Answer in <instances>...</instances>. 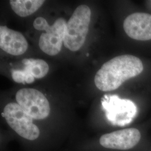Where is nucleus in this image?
Listing matches in <instances>:
<instances>
[{
    "instance_id": "nucleus-6",
    "label": "nucleus",
    "mask_w": 151,
    "mask_h": 151,
    "mask_svg": "<svg viewBox=\"0 0 151 151\" xmlns=\"http://www.w3.org/2000/svg\"><path fill=\"white\" fill-rule=\"evenodd\" d=\"M17 103L32 118L42 120L48 116L50 108L43 93L34 88H22L16 94Z\"/></svg>"
},
{
    "instance_id": "nucleus-4",
    "label": "nucleus",
    "mask_w": 151,
    "mask_h": 151,
    "mask_svg": "<svg viewBox=\"0 0 151 151\" xmlns=\"http://www.w3.org/2000/svg\"><path fill=\"white\" fill-rule=\"evenodd\" d=\"M2 115L9 125L22 137L30 140H35L39 137L40 130L33 123L34 119L17 103L7 104Z\"/></svg>"
},
{
    "instance_id": "nucleus-5",
    "label": "nucleus",
    "mask_w": 151,
    "mask_h": 151,
    "mask_svg": "<svg viewBox=\"0 0 151 151\" xmlns=\"http://www.w3.org/2000/svg\"><path fill=\"white\" fill-rule=\"evenodd\" d=\"M101 103L108 120L115 125L129 124L137 113L134 103L128 99H121L116 95H105Z\"/></svg>"
},
{
    "instance_id": "nucleus-11",
    "label": "nucleus",
    "mask_w": 151,
    "mask_h": 151,
    "mask_svg": "<svg viewBox=\"0 0 151 151\" xmlns=\"http://www.w3.org/2000/svg\"><path fill=\"white\" fill-rule=\"evenodd\" d=\"M42 0H11V9L17 15L21 17L30 16L35 12L43 5Z\"/></svg>"
},
{
    "instance_id": "nucleus-9",
    "label": "nucleus",
    "mask_w": 151,
    "mask_h": 151,
    "mask_svg": "<svg viewBox=\"0 0 151 151\" xmlns=\"http://www.w3.org/2000/svg\"><path fill=\"white\" fill-rule=\"evenodd\" d=\"M22 70H12L11 76L14 81L19 83H32L35 79L42 78L47 75L49 65L44 60L25 58L22 60Z\"/></svg>"
},
{
    "instance_id": "nucleus-10",
    "label": "nucleus",
    "mask_w": 151,
    "mask_h": 151,
    "mask_svg": "<svg viewBox=\"0 0 151 151\" xmlns=\"http://www.w3.org/2000/svg\"><path fill=\"white\" fill-rule=\"evenodd\" d=\"M0 48L9 54L17 56L24 54L27 51L28 43L21 32L1 25Z\"/></svg>"
},
{
    "instance_id": "nucleus-7",
    "label": "nucleus",
    "mask_w": 151,
    "mask_h": 151,
    "mask_svg": "<svg viewBox=\"0 0 151 151\" xmlns=\"http://www.w3.org/2000/svg\"><path fill=\"white\" fill-rule=\"evenodd\" d=\"M140 138L139 130L127 128L104 134L100 138V143L106 148L128 150L135 147Z\"/></svg>"
},
{
    "instance_id": "nucleus-3",
    "label": "nucleus",
    "mask_w": 151,
    "mask_h": 151,
    "mask_svg": "<svg viewBox=\"0 0 151 151\" xmlns=\"http://www.w3.org/2000/svg\"><path fill=\"white\" fill-rule=\"evenodd\" d=\"M67 22L63 18L57 19L52 25H49L43 17L36 18L33 22L34 28L38 30H44L41 34L39 46L40 49L51 56L58 54L64 42Z\"/></svg>"
},
{
    "instance_id": "nucleus-1",
    "label": "nucleus",
    "mask_w": 151,
    "mask_h": 151,
    "mask_svg": "<svg viewBox=\"0 0 151 151\" xmlns=\"http://www.w3.org/2000/svg\"><path fill=\"white\" fill-rule=\"evenodd\" d=\"M143 70V65L139 58L132 55L117 56L105 63L97 71L95 84L102 91H113Z\"/></svg>"
},
{
    "instance_id": "nucleus-2",
    "label": "nucleus",
    "mask_w": 151,
    "mask_h": 151,
    "mask_svg": "<svg viewBox=\"0 0 151 151\" xmlns=\"http://www.w3.org/2000/svg\"><path fill=\"white\" fill-rule=\"evenodd\" d=\"M91 11L85 5L78 6L67 22L65 39V47L73 52L78 50L86 39L91 20Z\"/></svg>"
},
{
    "instance_id": "nucleus-8",
    "label": "nucleus",
    "mask_w": 151,
    "mask_h": 151,
    "mask_svg": "<svg viewBox=\"0 0 151 151\" xmlns=\"http://www.w3.org/2000/svg\"><path fill=\"white\" fill-rule=\"evenodd\" d=\"M123 28L130 38L141 41L151 39V15L135 12L127 16Z\"/></svg>"
}]
</instances>
